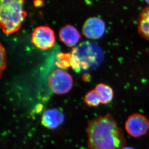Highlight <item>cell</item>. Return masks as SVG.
Wrapping results in <instances>:
<instances>
[{"mask_svg":"<svg viewBox=\"0 0 149 149\" xmlns=\"http://www.w3.org/2000/svg\"><path fill=\"white\" fill-rule=\"evenodd\" d=\"M86 130L90 149H121L125 144L122 130L110 113L89 121Z\"/></svg>","mask_w":149,"mask_h":149,"instance_id":"6da1fadb","label":"cell"},{"mask_svg":"<svg viewBox=\"0 0 149 149\" xmlns=\"http://www.w3.org/2000/svg\"><path fill=\"white\" fill-rule=\"evenodd\" d=\"M70 66L75 72L86 73L95 69L102 61L101 48L91 41H84L73 48Z\"/></svg>","mask_w":149,"mask_h":149,"instance_id":"7a4b0ae2","label":"cell"},{"mask_svg":"<svg viewBox=\"0 0 149 149\" xmlns=\"http://www.w3.org/2000/svg\"><path fill=\"white\" fill-rule=\"evenodd\" d=\"M25 2V0H1L0 22L4 34H13L21 28L27 15Z\"/></svg>","mask_w":149,"mask_h":149,"instance_id":"3957f363","label":"cell"},{"mask_svg":"<svg viewBox=\"0 0 149 149\" xmlns=\"http://www.w3.org/2000/svg\"><path fill=\"white\" fill-rule=\"evenodd\" d=\"M48 84L51 89L55 93L65 94L72 87L73 79L67 72L58 69L54 71L49 76Z\"/></svg>","mask_w":149,"mask_h":149,"instance_id":"277c9868","label":"cell"},{"mask_svg":"<svg viewBox=\"0 0 149 149\" xmlns=\"http://www.w3.org/2000/svg\"><path fill=\"white\" fill-rule=\"evenodd\" d=\"M127 133L134 138H139L149 130V119L143 114L136 113L130 115L125 123Z\"/></svg>","mask_w":149,"mask_h":149,"instance_id":"5b68a950","label":"cell"},{"mask_svg":"<svg viewBox=\"0 0 149 149\" xmlns=\"http://www.w3.org/2000/svg\"><path fill=\"white\" fill-rule=\"evenodd\" d=\"M31 42L41 50L49 49L55 44V33L52 29L47 26L37 27L32 34Z\"/></svg>","mask_w":149,"mask_h":149,"instance_id":"8992f818","label":"cell"},{"mask_svg":"<svg viewBox=\"0 0 149 149\" xmlns=\"http://www.w3.org/2000/svg\"><path fill=\"white\" fill-rule=\"evenodd\" d=\"M105 31V23L98 17L89 18L84 23L83 28L84 36L90 39H98L102 37Z\"/></svg>","mask_w":149,"mask_h":149,"instance_id":"52a82bcc","label":"cell"},{"mask_svg":"<svg viewBox=\"0 0 149 149\" xmlns=\"http://www.w3.org/2000/svg\"><path fill=\"white\" fill-rule=\"evenodd\" d=\"M64 116L61 111L56 108L48 110L44 113L42 118V124L48 129L57 128L63 122Z\"/></svg>","mask_w":149,"mask_h":149,"instance_id":"ba28073f","label":"cell"},{"mask_svg":"<svg viewBox=\"0 0 149 149\" xmlns=\"http://www.w3.org/2000/svg\"><path fill=\"white\" fill-rule=\"evenodd\" d=\"M59 38L64 44L70 47H72L79 42L81 35L74 27L67 25L59 32Z\"/></svg>","mask_w":149,"mask_h":149,"instance_id":"9c48e42d","label":"cell"},{"mask_svg":"<svg viewBox=\"0 0 149 149\" xmlns=\"http://www.w3.org/2000/svg\"><path fill=\"white\" fill-rule=\"evenodd\" d=\"M138 29L139 34L149 41V6L143 9L139 13Z\"/></svg>","mask_w":149,"mask_h":149,"instance_id":"30bf717a","label":"cell"},{"mask_svg":"<svg viewBox=\"0 0 149 149\" xmlns=\"http://www.w3.org/2000/svg\"><path fill=\"white\" fill-rule=\"evenodd\" d=\"M101 103L107 104L110 103L113 98V91L111 87L103 83H100L95 88Z\"/></svg>","mask_w":149,"mask_h":149,"instance_id":"8fae6325","label":"cell"},{"mask_svg":"<svg viewBox=\"0 0 149 149\" xmlns=\"http://www.w3.org/2000/svg\"><path fill=\"white\" fill-rule=\"evenodd\" d=\"M86 104L90 107H97L101 103L100 97L95 89L87 93L84 97Z\"/></svg>","mask_w":149,"mask_h":149,"instance_id":"7c38bea8","label":"cell"},{"mask_svg":"<svg viewBox=\"0 0 149 149\" xmlns=\"http://www.w3.org/2000/svg\"><path fill=\"white\" fill-rule=\"evenodd\" d=\"M72 54L69 53H59L58 54L59 61L56 62V65L58 67L62 69L68 68L70 66Z\"/></svg>","mask_w":149,"mask_h":149,"instance_id":"4fadbf2b","label":"cell"},{"mask_svg":"<svg viewBox=\"0 0 149 149\" xmlns=\"http://www.w3.org/2000/svg\"><path fill=\"white\" fill-rule=\"evenodd\" d=\"M6 66V51L3 45H1V77L2 76L3 71Z\"/></svg>","mask_w":149,"mask_h":149,"instance_id":"5bb4252c","label":"cell"},{"mask_svg":"<svg viewBox=\"0 0 149 149\" xmlns=\"http://www.w3.org/2000/svg\"><path fill=\"white\" fill-rule=\"evenodd\" d=\"M121 149H135L132 147H124L123 148H122Z\"/></svg>","mask_w":149,"mask_h":149,"instance_id":"9a60e30c","label":"cell"},{"mask_svg":"<svg viewBox=\"0 0 149 149\" xmlns=\"http://www.w3.org/2000/svg\"><path fill=\"white\" fill-rule=\"evenodd\" d=\"M146 2L149 5V0H145Z\"/></svg>","mask_w":149,"mask_h":149,"instance_id":"2e32d148","label":"cell"},{"mask_svg":"<svg viewBox=\"0 0 149 149\" xmlns=\"http://www.w3.org/2000/svg\"></svg>","mask_w":149,"mask_h":149,"instance_id":"e0dca14e","label":"cell"}]
</instances>
